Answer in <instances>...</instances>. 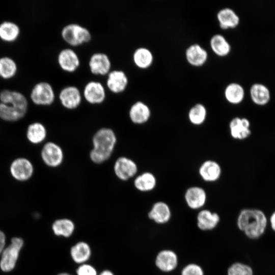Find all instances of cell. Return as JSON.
Wrapping results in <instances>:
<instances>
[{"label": "cell", "mask_w": 275, "mask_h": 275, "mask_svg": "<svg viewBox=\"0 0 275 275\" xmlns=\"http://www.w3.org/2000/svg\"><path fill=\"white\" fill-rule=\"evenodd\" d=\"M128 82V77L122 70H114L107 73L106 85L112 92L118 93L126 89Z\"/></svg>", "instance_id": "e0dca14e"}, {"label": "cell", "mask_w": 275, "mask_h": 275, "mask_svg": "<svg viewBox=\"0 0 275 275\" xmlns=\"http://www.w3.org/2000/svg\"><path fill=\"white\" fill-rule=\"evenodd\" d=\"M251 122L246 117L236 116L229 122V128L231 137L238 141L248 139L252 134Z\"/></svg>", "instance_id": "52a82bcc"}, {"label": "cell", "mask_w": 275, "mask_h": 275, "mask_svg": "<svg viewBox=\"0 0 275 275\" xmlns=\"http://www.w3.org/2000/svg\"><path fill=\"white\" fill-rule=\"evenodd\" d=\"M23 243L22 239L14 237L10 245L3 250L0 262V266L3 271H10L14 268Z\"/></svg>", "instance_id": "277c9868"}, {"label": "cell", "mask_w": 275, "mask_h": 275, "mask_svg": "<svg viewBox=\"0 0 275 275\" xmlns=\"http://www.w3.org/2000/svg\"><path fill=\"white\" fill-rule=\"evenodd\" d=\"M58 62L62 69L68 72L74 71L80 64L77 54L70 48H64L60 51L58 56Z\"/></svg>", "instance_id": "ac0fdd59"}, {"label": "cell", "mask_w": 275, "mask_h": 275, "mask_svg": "<svg viewBox=\"0 0 275 275\" xmlns=\"http://www.w3.org/2000/svg\"><path fill=\"white\" fill-rule=\"evenodd\" d=\"M199 173L200 177L205 181L215 182L220 178L222 169L216 161L207 160L203 162L200 166Z\"/></svg>", "instance_id": "603a6c76"}, {"label": "cell", "mask_w": 275, "mask_h": 275, "mask_svg": "<svg viewBox=\"0 0 275 275\" xmlns=\"http://www.w3.org/2000/svg\"><path fill=\"white\" fill-rule=\"evenodd\" d=\"M26 113L12 104L0 102V118L9 122L16 121L22 118Z\"/></svg>", "instance_id": "1f68e13d"}, {"label": "cell", "mask_w": 275, "mask_h": 275, "mask_svg": "<svg viewBox=\"0 0 275 275\" xmlns=\"http://www.w3.org/2000/svg\"><path fill=\"white\" fill-rule=\"evenodd\" d=\"M210 45L213 51L217 56L224 57L231 50V45L225 37L221 34H215L210 40Z\"/></svg>", "instance_id": "f546056e"}, {"label": "cell", "mask_w": 275, "mask_h": 275, "mask_svg": "<svg viewBox=\"0 0 275 275\" xmlns=\"http://www.w3.org/2000/svg\"><path fill=\"white\" fill-rule=\"evenodd\" d=\"M10 171L12 177L17 180L24 181L33 175L34 167L32 162L25 158H18L11 163Z\"/></svg>", "instance_id": "9c48e42d"}, {"label": "cell", "mask_w": 275, "mask_h": 275, "mask_svg": "<svg viewBox=\"0 0 275 275\" xmlns=\"http://www.w3.org/2000/svg\"><path fill=\"white\" fill-rule=\"evenodd\" d=\"M83 95L85 99L91 104L102 103L106 97L104 86L99 81L91 80L84 87Z\"/></svg>", "instance_id": "4fadbf2b"}, {"label": "cell", "mask_w": 275, "mask_h": 275, "mask_svg": "<svg viewBox=\"0 0 275 275\" xmlns=\"http://www.w3.org/2000/svg\"><path fill=\"white\" fill-rule=\"evenodd\" d=\"M19 33V26L13 22L6 21L0 24V38L4 41H14Z\"/></svg>", "instance_id": "d6a6232c"}, {"label": "cell", "mask_w": 275, "mask_h": 275, "mask_svg": "<svg viewBox=\"0 0 275 275\" xmlns=\"http://www.w3.org/2000/svg\"><path fill=\"white\" fill-rule=\"evenodd\" d=\"M133 183L135 188L140 191H150L156 187V178L152 173L146 172L137 176Z\"/></svg>", "instance_id": "83f0119b"}, {"label": "cell", "mask_w": 275, "mask_h": 275, "mask_svg": "<svg viewBox=\"0 0 275 275\" xmlns=\"http://www.w3.org/2000/svg\"><path fill=\"white\" fill-rule=\"evenodd\" d=\"M59 97L62 105L70 109L77 107L81 101V95L79 89L73 85L63 88L59 93Z\"/></svg>", "instance_id": "7c38bea8"}, {"label": "cell", "mask_w": 275, "mask_h": 275, "mask_svg": "<svg viewBox=\"0 0 275 275\" xmlns=\"http://www.w3.org/2000/svg\"><path fill=\"white\" fill-rule=\"evenodd\" d=\"M132 58L135 65L142 69L150 67L153 61V56L147 48L140 47L133 53Z\"/></svg>", "instance_id": "4dcf8cb0"}, {"label": "cell", "mask_w": 275, "mask_h": 275, "mask_svg": "<svg viewBox=\"0 0 275 275\" xmlns=\"http://www.w3.org/2000/svg\"><path fill=\"white\" fill-rule=\"evenodd\" d=\"M219 26L222 29L235 28L240 22L238 14L231 8L226 7L221 9L217 13Z\"/></svg>", "instance_id": "d4e9b609"}, {"label": "cell", "mask_w": 275, "mask_h": 275, "mask_svg": "<svg viewBox=\"0 0 275 275\" xmlns=\"http://www.w3.org/2000/svg\"><path fill=\"white\" fill-rule=\"evenodd\" d=\"M52 229L56 236L69 238L74 233L75 225L70 218H62L56 219L53 223Z\"/></svg>", "instance_id": "484cf974"}, {"label": "cell", "mask_w": 275, "mask_h": 275, "mask_svg": "<svg viewBox=\"0 0 275 275\" xmlns=\"http://www.w3.org/2000/svg\"><path fill=\"white\" fill-rule=\"evenodd\" d=\"M47 131L42 123L35 122L30 124L26 130V137L32 143L38 144L44 141L46 137Z\"/></svg>", "instance_id": "f1b7e54d"}, {"label": "cell", "mask_w": 275, "mask_h": 275, "mask_svg": "<svg viewBox=\"0 0 275 275\" xmlns=\"http://www.w3.org/2000/svg\"><path fill=\"white\" fill-rule=\"evenodd\" d=\"M236 223L238 228L246 237L256 239L264 233L267 224V217L260 209L246 207L239 212Z\"/></svg>", "instance_id": "6da1fadb"}, {"label": "cell", "mask_w": 275, "mask_h": 275, "mask_svg": "<svg viewBox=\"0 0 275 275\" xmlns=\"http://www.w3.org/2000/svg\"><path fill=\"white\" fill-rule=\"evenodd\" d=\"M249 92L251 101L257 106H265L271 100L272 95L269 87L262 82L253 84Z\"/></svg>", "instance_id": "8fae6325"}, {"label": "cell", "mask_w": 275, "mask_h": 275, "mask_svg": "<svg viewBox=\"0 0 275 275\" xmlns=\"http://www.w3.org/2000/svg\"><path fill=\"white\" fill-rule=\"evenodd\" d=\"M148 216L156 224L163 225L170 221L172 212L169 206L166 203L158 201L153 204L148 213Z\"/></svg>", "instance_id": "9a60e30c"}, {"label": "cell", "mask_w": 275, "mask_h": 275, "mask_svg": "<svg viewBox=\"0 0 275 275\" xmlns=\"http://www.w3.org/2000/svg\"><path fill=\"white\" fill-rule=\"evenodd\" d=\"M98 275H115V273L111 270L105 269L98 273Z\"/></svg>", "instance_id": "60d3db41"}, {"label": "cell", "mask_w": 275, "mask_h": 275, "mask_svg": "<svg viewBox=\"0 0 275 275\" xmlns=\"http://www.w3.org/2000/svg\"><path fill=\"white\" fill-rule=\"evenodd\" d=\"M207 110L205 106L201 103H197L193 106L188 113L190 122L195 125H200L205 121Z\"/></svg>", "instance_id": "836d02e7"}, {"label": "cell", "mask_w": 275, "mask_h": 275, "mask_svg": "<svg viewBox=\"0 0 275 275\" xmlns=\"http://www.w3.org/2000/svg\"><path fill=\"white\" fill-rule=\"evenodd\" d=\"M57 275H72V274L67 272H60L57 274Z\"/></svg>", "instance_id": "b9f144b4"}, {"label": "cell", "mask_w": 275, "mask_h": 275, "mask_svg": "<svg viewBox=\"0 0 275 275\" xmlns=\"http://www.w3.org/2000/svg\"><path fill=\"white\" fill-rule=\"evenodd\" d=\"M138 171L136 163L131 159L121 156L117 159L114 166V171L121 180L127 181L134 177Z\"/></svg>", "instance_id": "ba28073f"}, {"label": "cell", "mask_w": 275, "mask_h": 275, "mask_svg": "<svg viewBox=\"0 0 275 275\" xmlns=\"http://www.w3.org/2000/svg\"><path fill=\"white\" fill-rule=\"evenodd\" d=\"M185 57L187 62L191 65L200 66L206 62L208 53L200 45L195 43L187 48Z\"/></svg>", "instance_id": "cb8c5ba5"}, {"label": "cell", "mask_w": 275, "mask_h": 275, "mask_svg": "<svg viewBox=\"0 0 275 275\" xmlns=\"http://www.w3.org/2000/svg\"><path fill=\"white\" fill-rule=\"evenodd\" d=\"M17 65L15 61L7 57L0 58V76L5 79L13 77L17 72Z\"/></svg>", "instance_id": "e575fe53"}, {"label": "cell", "mask_w": 275, "mask_h": 275, "mask_svg": "<svg viewBox=\"0 0 275 275\" xmlns=\"http://www.w3.org/2000/svg\"><path fill=\"white\" fill-rule=\"evenodd\" d=\"M219 222V215L216 212L208 209L200 210L197 216V226L200 230L204 231L213 230Z\"/></svg>", "instance_id": "ffe728a7"}, {"label": "cell", "mask_w": 275, "mask_h": 275, "mask_svg": "<svg viewBox=\"0 0 275 275\" xmlns=\"http://www.w3.org/2000/svg\"><path fill=\"white\" fill-rule=\"evenodd\" d=\"M184 199L187 205L190 209H199L205 205L207 200V194L201 187L191 186L185 191Z\"/></svg>", "instance_id": "5bb4252c"}, {"label": "cell", "mask_w": 275, "mask_h": 275, "mask_svg": "<svg viewBox=\"0 0 275 275\" xmlns=\"http://www.w3.org/2000/svg\"><path fill=\"white\" fill-rule=\"evenodd\" d=\"M41 156L44 163L51 168L60 166L64 159V153L62 148L52 142H47L44 145L41 150Z\"/></svg>", "instance_id": "8992f818"}, {"label": "cell", "mask_w": 275, "mask_h": 275, "mask_svg": "<svg viewBox=\"0 0 275 275\" xmlns=\"http://www.w3.org/2000/svg\"><path fill=\"white\" fill-rule=\"evenodd\" d=\"M117 143L115 132L109 128L98 130L92 138L93 148L90 152L91 161L96 164L102 163L112 156Z\"/></svg>", "instance_id": "7a4b0ae2"}, {"label": "cell", "mask_w": 275, "mask_h": 275, "mask_svg": "<svg viewBox=\"0 0 275 275\" xmlns=\"http://www.w3.org/2000/svg\"><path fill=\"white\" fill-rule=\"evenodd\" d=\"M181 275H204V271L199 264L191 263L186 264L182 268Z\"/></svg>", "instance_id": "8d00e7d4"}, {"label": "cell", "mask_w": 275, "mask_h": 275, "mask_svg": "<svg viewBox=\"0 0 275 275\" xmlns=\"http://www.w3.org/2000/svg\"><path fill=\"white\" fill-rule=\"evenodd\" d=\"M54 98L52 87L46 81H41L36 84L31 93V99L37 105H50L53 102Z\"/></svg>", "instance_id": "5b68a950"}, {"label": "cell", "mask_w": 275, "mask_h": 275, "mask_svg": "<svg viewBox=\"0 0 275 275\" xmlns=\"http://www.w3.org/2000/svg\"><path fill=\"white\" fill-rule=\"evenodd\" d=\"M227 273V275H253V270L249 265L237 262L228 267Z\"/></svg>", "instance_id": "d590c367"}, {"label": "cell", "mask_w": 275, "mask_h": 275, "mask_svg": "<svg viewBox=\"0 0 275 275\" xmlns=\"http://www.w3.org/2000/svg\"><path fill=\"white\" fill-rule=\"evenodd\" d=\"M155 264L161 271L166 273L171 272L176 269L178 266V256L172 250H162L156 255Z\"/></svg>", "instance_id": "30bf717a"}, {"label": "cell", "mask_w": 275, "mask_h": 275, "mask_svg": "<svg viewBox=\"0 0 275 275\" xmlns=\"http://www.w3.org/2000/svg\"><path fill=\"white\" fill-rule=\"evenodd\" d=\"M269 221L272 229L275 231V210L270 213Z\"/></svg>", "instance_id": "ab89813d"}, {"label": "cell", "mask_w": 275, "mask_h": 275, "mask_svg": "<svg viewBox=\"0 0 275 275\" xmlns=\"http://www.w3.org/2000/svg\"><path fill=\"white\" fill-rule=\"evenodd\" d=\"M61 35L66 42L73 46L88 42L92 37L88 29L76 23L65 25L61 31Z\"/></svg>", "instance_id": "3957f363"}, {"label": "cell", "mask_w": 275, "mask_h": 275, "mask_svg": "<svg viewBox=\"0 0 275 275\" xmlns=\"http://www.w3.org/2000/svg\"><path fill=\"white\" fill-rule=\"evenodd\" d=\"M225 97L230 103L234 105L240 104L245 98V90L243 86L237 82L228 84L225 89Z\"/></svg>", "instance_id": "4316f807"}, {"label": "cell", "mask_w": 275, "mask_h": 275, "mask_svg": "<svg viewBox=\"0 0 275 275\" xmlns=\"http://www.w3.org/2000/svg\"><path fill=\"white\" fill-rule=\"evenodd\" d=\"M5 244V236L4 233L0 231V254L2 253Z\"/></svg>", "instance_id": "f35d334b"}, {"label": "cell", "mask_w": 275, "mask_h": 275, "mask_svg": "<svg viewBox=\"0 0 275 275\" xmlns=\"http://www.w3.org/2000/svg\"><path fill=\"white\" fill-rule=\"evenodd\" d=\"M0 100L2 103L10 104L26 113L28 103L25 97L21 93L3 90L0 93Z\"/></svg>", "instance_id": "7402d4cb"}, {"label": "cell", "mask_w": 275, "mask_h": 275, "mask_svg": "<svg viewBox=\"0 0 275 275\" xmlns=\"http://www.w3.org/2000/svg\"><path fill=\"white\" fill-rule=\"evenodd\" d=\"M151 116L149 107L144 102L137 101L131 106L129 110V117L132 123L143 124L146 123Z\"/></svg>", "instance_id": "44dd1931"}, {"label": "cell", "mask_w": 275, "mask_h": 275, "mask_svg": "<svg viewBox=\"0 0 275 275\" xmlns=\"http://www.w3.org/2000/svg\"><path fill=\"white\" fill-rule=\"evenodd\" d=\"M70 256L72 261L78 265L88 263L92 256L91 246L85 241H79L70 248Z\"/></svg>", "instance_id": "d6986e66"}, {"label": "cell", "mask_w": 275, "mask_h": 275, "mask_svg": "<svg viewBox=\"0 0 275 275\" xmlns=\"http://www.w3.org/2000/svg\"><path fill=\"white\" fill-rule=\"evenodd\" d=\"M89 65L93 73L105 75L110 71L111 62L106 53L98 52L92 54L89 61Z\"/></svg>", "instance_id": "2e32d148"}, {"label": "cell", "mask_w": 275, "mask_h": 275, "mask_svg": "<svg viewBox=\"0 0 275 275\" xmlns=\"http://www.w3.org/2000/svg\"><path fill=\"white\" fill-rule=\"evenodd\" d=\"M76 275H98L96 268L91 264L86 263L78 265L76 269Z\"/></svg>", "instance_id": "74e56055"}]
</instances>
